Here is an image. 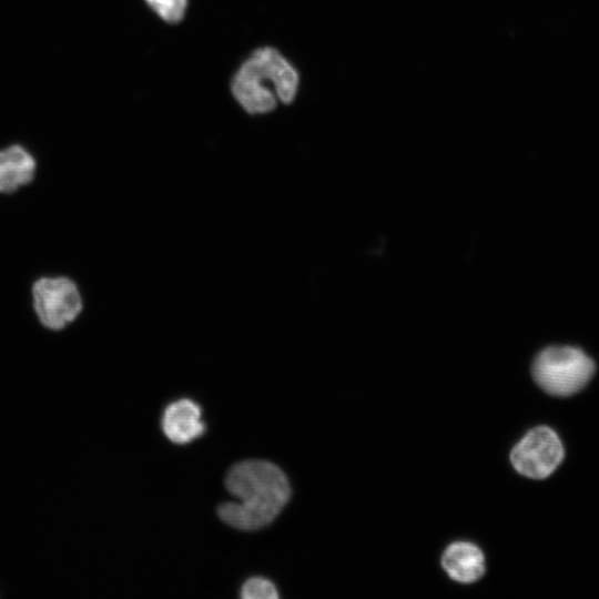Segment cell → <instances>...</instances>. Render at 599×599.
<instances>
[{"mask_svg":"<svg viewBox=\"0 0 599 599\" xmlns=\"http://www.w3.org/2000/svg\"><path fill=\"white\" fill-rule=\"evenodd\" d=\"M235 498L219 508L220 518L241 530H256L271 524L290 499L291 487L284 471L266 460H244L225 478Z\"/></svg>","mask_w":599,"mask_h":599,"instance_id":"obj_1","label":"cell"},{"mask_svg":"<svg viewBox=\"0 0 599 599\" xmlns=\"http://www.w3.org/2000/svg\"><path fill=\"white\" fill-rule=\"evenodd\" d=\"M298 88V74L274 48L255 50L240 67L231 90L241 106L251 114L267 113L277 102L291 103Z\"/></svg>","mask_w":599,"mask_h":599,"instance_id":"obj_2","label":"cell"},{"mask_svg":"<svg viewBox=\"0 0 599 599\" xmlns=\"http://www.w3.org/2000/svg\"><path fill=\"white\" fill-rule=\"evenodd\" d=\"M535 382L548 394L570 396L582 389L595 373V363L581 349L551 346L532 363Z\"/></svg>","mask_w":599,"mask_h":599,"instance_id":"obj_3","label":"cell"},{"mask_svg":"<svg viewBox=\"0 0 599 599\" xmlns=\"http://www.w3.org/2000/svg\"><path fill=\"white\" fill-rule=\"evenodd\" d=\"M31 298L38 322L52 332L64 329L83 308L77 283L64 275L42 276L34 281Z\"/></svg>","mask_w":599,"mask_h":599,"instance_id":"obj_4","label":"cell"},{"mask_svg":"<svg viewBox=\"0 0 599 599\" xmlns=\"http://www.w3.org/2000/svg\"><path fill=\"white\" fill-rule=\"evenodd\" d=\"M564 458L558 435L547 426L530 429L512 448L510 461L521 475L542 479L551 475Z\"/></svg>","mask_w":599,"mask_h":599,"instance_id":"obj_5","label":"cell"},{"mask_svg":"<svg viewBox=\"0 0 599 599\" xmlns=\"http://www.w3.org/2000/svg\"><path fill=\"white\" fill-rule=\"evenodd\" d=\"M200 406L191 399L182 398L171 403L162 416L165 436L179 445L187 444L204 433Z\"/></svg>","mask_w":599,"mask_h":599,"instance_id":"obj_6","label":"cell"},{"mask_svg":"<svg viewBox=\"0 0 599 599\" xmlns=\"http://www.w3.org/2000/svg\"><path fill=\"white\" fill-rule=\"evenodd\" d=\"M35 172V159L22 145L13 144L0 150V194H13L31 184Z\"/></svg>","mask_w":599,"mask_h":599,"instance_id":"obj_7","label":"cell"},{"mask_svg":"<svg viewBox=\"0 0 599 599\" xmlns=\"http://www.w3.org/2000/svg\"><path fill=\"white\" fill-rule=\"evenodd\" d=\"M441 566L455 581L470 583L485 573V557L474 544L457 541L449 545L441 557Z\"/></svg>","mask_w":599,"mask_h":599,"instance_id":"obj_8","label":"cell"},{"mask_svg":"<svg viewBox=\"0 0 599 599\" xmlns=\"http://www.w3.org/2000/svg\"><path fill=\"white\" fill-rule=\"evenodd\" d=\"M241 597L244 599H276L278 593L272 581L262 577H254L244 582Z\"/></svg>","mask_w":599,"mask_h":599,"instance_id":"obj_9","label":"cell"},{"mask_svg":"<svg viewBox=\"0 0 599 599\" xmlns=\"http://www.w3.org/2000/svg\"><path fill=\"white\" fill-rule=\"evenodd\" d=\"M145 2L164 21L175 23L184 17L187 0H145Z\"/></svg>","mask_w":599,"mask_h":599,"instance_id":"obj_10","label":"cell"}]
</instances>
